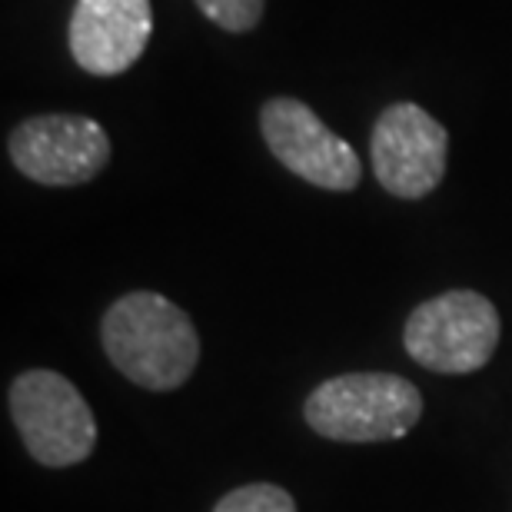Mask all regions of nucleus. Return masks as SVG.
Returning a JSON list of instances; mask_svg holds the SVG:
<instances>
[{
    "label": "nucleus",
    "instance_id": "obj_1",
    "mask_svg": "<svg viewBox=\"0 0 512 512\" xmlns=\"http://www.w3.org/2000/svg\"><path fill=\"white\" fill-rule=\"evenodd\" d=\"M100 343L130 383L153 393L183 386L200 363L197 326L177 303L153 290L120 296L104 313Z\"/></svg>",
    "mask_w": 512,
    "mask_h": 512
},
{
    "label": "nucleus",
    "instance_id": "obj_2",
    "mask_svg": "<svg viewBox=\"0 0 512 512\" xmlns=\"http://www.w3.org/2000/svg\"><path fill=\"white\" fill-rule=\"evenodd\" d=\"M303 416L333 443H386L419 423L423 393L396 373H343L306 396Z\"/></svg>",
    "mask_w": 512,
    "mask_h": 512
},
{
    "label": "nucleus",
    "instance_id": "obj_3",
    "mask_svg": "<svg viewBox=\"0 0 512 512\" xmlns=\"http://www.w3.org/2000/svg\"><path fill=\"white\" fill-rule=\"evenodd\" d=\"M403 346L429 373H476L499 346V313L493 300L476 290L439 293L409 313Z\"/></svg>",
    "mask_w": 512,
    "mask_h": 512
},
{
    "label": "nucleus",
    "instance_id": "obj_4",
    "mask_svg": "<svg viewBox=\"0 0 512 512\" xmlns=\"http://www.w3.org/2000/svg\"><path fill=\"white\" fill-rule=\"evenodd\" d=\"M10 419L40 466H77L97 446L94 409L54 370H27L10 383Z\"/></svg>",
    "mask_w": 512,
    "mask_h": 512
},
{
    "label": "nucleus",
    "instance_id": "obj_5",
    "mask_svg": "<svg viewBox=\"0 0 512 512\" xmlns=\"http://www.w3.org/2000/svg\"><path fill=\"white\" fill-rule=\"evenodd\" d=\"M260 133L286 170L320 190L350 193L360 187L363 167L356 150L333 133L296 97H273L260 107Z\"/></svg>",
    "mask_w": 512,
    "mask_h": 512
},
{
    "label": "nucleus",
    "instance_id": "obj_6",
    "mask_svg": "<svg viewBox=\"0 0 512 512\" xmlns=\"http://www.w3.org/2000/svg\"><path fill=\"white\" fill-rule=\"evenodd\" d=\"M14 167L40 187H80L110 163L107 130L80 114H40L7 137Z\"/></svg>",
    "mask_w": 512,
    "mask_h": 512
},
{
    "label": "nucleus",
    "instance_id": "obj_7",
    "mask_svg": "<svg viewBox=\"0 0 512 512\" xmlns=\"http://www.w3.org/2000/svg\"><path fill=\"white\" fill-rule=\"evenodd\" d=\"M449 133L419 104H389L373 124L370 160L386 193L399 200H423L446 177Z\"/></svg>",
    "mask_w": 512,
    "mask_h": 512
},
{
    "label": "nucleus",
    "instance_id": "obj_8",
    "mask_svg": "<svg viewBox=\"0 0 512 512\" xmlns=\"http://www.w3.org/2000/svg\"><path fill=\"white\" fill-rule=\"evenodd\" d=\"M153 34L150 0H77L67 44L90 77H117L147 50Z\"/></svg>",
    "mask_w": 512,
    "mask_h": 512
},
{
    "label": "nucleus",
    "instance_id": "obj_9",
    "mask_svg": "<svg viewBox=\"0 0 512 512\" xmlns=\"http://www.w3.org/2000/svg\"><path fill=\"white\" fill-rule=\"evenodd\" d=\"M213 512H296V503L283 486L250 483L223 496Z\"/></svg>",
    "mask_w": 512,
    "mask_h": 512
},
{
    "label": "nucleus",
    "instance_id": "obj_10",
    "mask_svg": "<svg viewBox=\"0 0 512 512\" xmlns=\"http://www.w3.org/2000/svg\"><path fill=\"white\" fill-rule=\"evenodd\" d=\"M227 34H247L263 20L266 0H193Z\"/></svg>",
    "mask_w": 512,
    "mask_h": 512
}]
</instances>
